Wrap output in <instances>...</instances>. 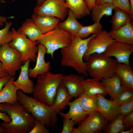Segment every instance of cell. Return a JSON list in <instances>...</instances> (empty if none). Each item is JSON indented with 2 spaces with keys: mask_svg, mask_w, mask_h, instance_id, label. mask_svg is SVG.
<instances>
[{
  "mask_svg": "<svg viewBox=\"0 0 133 133\" xmlns=\"http://www.w3.org/2000/svg\"><path fill=\"white\" fill-rule=\"evenodd\" d=\"M15 79L14 76H12L0 92V103H7L13 104L18 101V89L13 83Z\"/></svg>",
  "mask_w": 133,
  "mask_h": 133,
  "instance_id": "cell-23",
  "label": "cell"
},
{
  "mask_svg": "<svg viewBox=\"0 0 133 133\" xmlns=\"http://www.w3.org/2000/svg\"><path fill=\"white\" fill-rule=\"evenodd\" d=\"M31 18L43 34L54 29L58 26L60 20L54 17L38 15L34 14L32 15Z\"/></svg>",
  "mask_w": 133,
  "mask_h": 133,
  "instance_id": "cell-22",
  "label": "cell"
},
{
  "mask_svg": "<svg viewBox=\"0 0 133 133\" xmlns=\"http://www.w3.org/2000/svg\"><path fill=\"white\" fill-rule=\"evenodd\" d=\"M85 77L83 75L79 76L75 74L63 75L61 83L66 88L72 98H77L83 94V83Z\"/></svg>",
  "mask_w": 133,
  "mask_h": 133,
  "instance_id": "cell-13",
  "label": "cell"
},
{
  "mask_svg": "<svg viewBox=\"0 0 133 133\" xmlns=\"http://www.w3.org/2000/svg\"><path fill=\"white\" fill-rule=\"evenodd\" d=\"M100 80L104 85L111 100H114L123 89L120 79L115 73L111 77L102 78Z\"/></svg>",
  "mask_w": 133,
  "mask_h": 133,
  "instance_id": "cell-24",
  "label": "cell"
},
{
  "mask_svg": "<svg viewBox=\"0 0 133 133\" xmlns=\"http://www.w3.org/2000/svg\"><path fill=\"white\" fill-rule=\"evenodd\" d=\"M68 17L64 21L59 23L58 26L67 31L72 36H77L83 25L77 19L72 12L68 10Z\"/></svg>",
  "mask_w": 133,
  "mask_h": 133,
  "instance_id": "cell-27",
  "label": "cell"
},
{
  "mask_svg": "<svg viewBox=\"0 0 133 133\" xmlns=\"http://www.w3.org/2000/svg\"><path fill=\"white\" fill-rule=\"evenodd\" d=\"M68 105L69 106V109L67 113H64L61 112L59 113L63 118L71 119L75 125H77L80 124L88 116L82 107L77 98L73 101L70 102Z\"/></svg>",
  "mask_w": 133,
  "mask_h": 133,
  "instance_id": "cell-17",
  "label": "cell"
},
{
  "mask_svg": "<svg viewBox=\"0 0 133 133\" xmlns=\"http://www.w3.org/2000/svg\"><path fill=\"white\" fill-rule=\"evenodd\" d=\"M96 34H93L84 39L78 36H72L70 45L61 49V65L72 68L79 74L87 77L88 75L85 62L83 61V57L86 51L89 41L94 37Z\"/></svg>",
  "mask_w": 133,
  "mask_h": 133,
  "instance_id": "cell-2",
  "label": "cell"
},
{
  "mask_svg": "<svg viewBox=\"0 0 133 133\" xmlns=\"http://www.w3.org/2000/svg\"><path fill=\"white\" fill-rule=\"evenodd\" d=\"M30 60L25 62L20 67L19 75L17 79L13 83L18 90H20L24 93L32 94L34 85L32 80L29 78L28 70Z\"/></svg>",
  "mask_w": 133,
  "mask_h": 133,
  "instance_id": "cell-15",
  "label": "cell"
},
{
  "mask_svg": "<svg viewBox=\"0 0 133 133\" xmlns=\"http://www.w3.org/2000/svg\"><path fill=\"white\" fill-rule=\"evenodd\" d=\"M115 41L111 37L109 32L102 30L89 41L83 59L86 61L92 54L103 53L108 47Z\"/></svg>",
  "mask_w": 133,
  "mask_h": 133,
  "instance_id": "cell-10",
  "label": "cell"
},
{
  "mask_svg": "<svg viewBox=\"0 0 133 133\" xmlns=\"http://www.w3.org/2000/svg\"><path fill=\"white\" fill-rule=\"evenodd\" d=\"M133 99V91L123 89L112 100L114 105L117 107Z\"/></svg>",
  "mask_w": 133,
  "mask_h": 133,
  "instance_id": "cell-33",
  "label": "cell"
},
{
  "mask_svg": "<svg viewBox=\"0 0 133 133\" xmlns=\"http://www.w3.org/2000/svg\"><path fill=\"white\" fill-rule=\"evenodd\" d=\"M33 41H37L43 34L31 18L26 19L18 29Z\"/></svg>",
  "mask_w": 133,
  "mask_h": 133,
  "instance_id": "cell-26",
  "label": "cell"
},
{
  "mask_svg": "<svg viewBox=\"0 0 133 133\" xmlns=\"http://www.w3.org/2000/svg\"><path fill=\"white\" fill-rule=\"evenodd\" d=\"M122 122L126 129H128L133 126V112L123 118Z\"/></svg>",
  "mask_w": 133,
  "mask_h": 133,
  "instance_id": "cell-39",
  "label": "cell"
},
{
  "mask_svg": "<svg viewBox=\"0 0 133 133\" xmlns=\"http://www.w3.org/2000/svg\"><path fill=\"white\" fill-rule=\"evenodd\" d=\"M98 111L108 122H109L118 114L117 107L113 103L112 100H108L105 97L97 94Z\"/></svg>",
  "mask_w": 133,
  "mask_h": 133,
  "instance_id": "cell-18",
  "label": "cell"
},
{
  "mask_svg": "<svg viewBox=\"0 0 133 133\" xmlns=\"http://www.w3.org/2000/svg\"><path fill=\"white\" fill-rule=\"evenodd\" d=\"M68 10L65 0H45L39 6H36L33 12L38 15L52 16L63 20L68 15Z\"/></svg>",
  "mask_w": 133,
  "mask_h": 133,
  "instance_id": "cell-8",
  "label": "cell"
},
{
  "mask_svg": "<svg viewBox=\"0 0 133 133\" xmlns=\"http://www.w3.org/2000/svg\"><path fill=\"white\" fill-rule=\"evenodd\" d=\"M86 61V70L88 75L100 80L113 76L118 63L115 58L103 53L92 54Z\"/></svg>",
  "mask_w": 133,
  "mask_h": 133,
  "instance_id": "cell-5",
  "label": "cell"
},
{
  "mask_svg": "<svg viewBox=\"0 0 133 133\" xmlns=\"http://www.w3.org/2000/svg\"><path fill=\"white\" fill-rule=\"evenodd\" d=\"M18 101L30 112L34 118L43 123L48 127L58 128L57 114L50 106L41 103L30 97L21 90L17 91Z\"/></svg>",
  "mask_w": 133,
  "mask_h": 133,
  "instance_id": "cell-4",
  "label": "cell"
},
{
  "mask_svg": "<svg viewBox=\"0 0 133 133\" xmlns=\"http://www.w3.org/2000/svg\"><path fill=\"white\" fill-rule=\"evenodd\" d=\"M66 7L69 9L77 19L81 18L89 15L90 11L84 0H65Z\"/></svg>",
  "mask_w": 133,
  "mask_h": 133,
  "instance_id": "cell-25",
  "label": "cell"
},
{
  "mask_svg": "<svg viewBox=\"0 0 133 133\" xmlns=\"http://www.w3.org/2000/svg\"><path fill=\"white\" fill-rule=\"evenodd\" d=\"M9 75L3 64L0 61V78Z\"/></svg>",
  "mask_w": 133,
  "mask_h": 133,
  "instance_id": "cell-41",
  "label": "cell"
},
{
  "mask_svg": "<svg viewBox=\"0 0 133 133\" xmlns=\"http://www.w3.org/2000/svg\"><path fill=\"white\" fill-rule=\"evenodd\" d=\"M72 98L66 88L61 83L57 89L54 102L50 107L57 114H59L68 105Z\"/></svg>",
  "mask_w": 133,
  "mask_h": 133,
  "instance_id": "cell-20",
  "label": "cell"
},
{
  "mask_svg": "<svg viewBox=\"0 0 133 133\" xmlns=\"http://www.w3.org/2000/svg\"><path fill=\"white\" fill-rule=\"evenodd\" d=\"M63 76L62 74L53 73L50 71L38 76L32 94L33 98L45 105L51 106Z\"/></svg>",
  "mask_w": 133,
  "mask_h": 133,
  "instance_id": "cell-3",
  "label": "cell"
},
{
  "mask_svg": "<svg viewBox=\"0 0 133 133\" xmlns=\"http://www.w3.org/2000/svg\"><path fill=\"white\" fill-rule=\"evenodd\" d=\"M63 123V127L61 133H72L73 126L75 125L73 121L71 119L64 118Z\"/></svg>",
  "mask_w": 133,
  "mask_h": 133,
  "instance_id": "cell-38",
  "label": "cell"
},
{
  "mask_svg": "<svg viewBox=\"0 0 133 133\" xmlns=\"http://www.w3.org/2000/svg\"><path fill=\"white\" fill-rule=\"evenodd\" d=\"M124 116L122 114L118 115L110 121L108 122L103 130L105 133H118L126 130L122 120Z\"/></svg>",
  "mask_w": 133,
  "mask_h": 133,
  "instance_id": "cell-31",
  "label": "cell"
},
{
  "mask_svg": "<svg viewBox=\"0 0 133 133\" xmlns=\"http://www.w3.org/2000/svg\"><path fill=\"white\" fill-rule=\"evenodd\" d=\"M12 30L13 38L8 44L21 54V61L22 63L29 60L35 62L38 50L37 41H33L27 38L18 29L16 30L12 28Z\"/></svg>",
  "mask_w": 133,
  "mask_h": 133,
  "instance_id": "cell-7",
  "label": "cell"
},
{
  "mask_svg": "<svg viewBox=\"0 0 133 133\" xmlns=\"http://www.w3.org/2000/svg\"><path fill=\"white\" fill-rule=\"evenodd\" d=\"M113 1V0H97L95 5H99L107 3H112Z\"/></svg>",
  "mask_w": 133,
  "mask_h": 133,
  "instance_id": "cell-44",
  "label": "cell"
},
{
  "mask_svg": "<svg viewBox=\"0 0 133 133\" xmlns=\"http://www.w3.org/2000/svg\"><path fill=\"white\" fill-rule=\"evenodd\" d=\"M112 3L115 7L118 8L131 14L129 0H113Z\"/></svg>",
  "mask_w": 133,
  "mask_h": 133,
  "instance_id": "cell-36",
  "label": "cell"
},
{
  "mask_svg": "<svg viewBox=\"0 0 133 133\" xmlns=\"http://www.w3.org/2000/svg\"><path fill=\"white\" fill-rule=\"evenodd\" d=\"M72 35L58 26L52 30L43 34L37 41L47 49V53L53 59L54 52L70 44Z\"/></svg>",
  "mask_w": 133,
  "mask_h": 133,
  "instance_id": "cell-6",
  "label": "cell"
},
{
  "mask_svg": "<svg viewBox=\"0 0 133 133\" xmlns=\"http://www.w3.org/2000/svg\"><path fill=\"white\" fill-rule=\"evenodd\" d=\"M45 124L35 119V123L33 129L29 133H49V129L45 127Z\"/></svg>",
  "mask_w": 133,
  "mask_h": 133,
  "instance_id": "cell-37",
  "label": "cell"
},
{
  "mask_svg": "<svg viewBox=\"0 0 133 133\" xmlns=\"http://www.w3.org/2000/svg\"><path fill=\"white\" fill-rule=\"evenodd\" d=\"M115 73L119 77L123 88L133 91V70L130 65L118 63Z\"/></svg>",
  "mask_w": 133,
  "mask_h": 133,
  "instance_id": "cell-16",
  "label": "cell"
},
{
  "mask_svg": "<svg viewBox=\"0 0 133 133\" xmlns=\"http://www.w3.org/2000/svg\"><path fill=\"white\" fill-rule=\"evenodd\" d=\"M108 122L98 111L89 115L77 127L83 133H101Z\"/></svg>",
  "mask_w": 133,
  "mask_h": 133,
  "instance_id": "cell-12",
  "label": "cell"
},
{
  "mask_svg": "<svg viewBox=\"0 0 133 133\" xmlns=\"http://www.w3.org/2000/svg\"><path fill=\"white\" fill-rule=\"evenodd\" d=\"M133 52V45L115 41L110 44L103 53L114 57L118 63L130 65V58Z\"/></svg>",
  "mask_w": 133,
  "mask_h": 133,
  "instance_id": "cell-11",
  "label": "cell"
},
{
  "mask_svg": "<svg viewBox=\"0 0 133 133\" xmlns=\"http://www.w3.org/2000/svg\"><path fill=\"white\" fill-rule=\"evenodd\" d=\"M115 7L113 3H108L99 5H95L91 11V15L93 21L94 23L99 22L103 16L112 15L113 10Z\"/></svg>",
  "mask_w": 133,
  "mask_h": 133,
  "instance_id": "cell-28",
  "label": "cell"
},
{
  "mask_svg": "<svg viewBox=\"0 0 133 133\" xmlns=\"http://www.w3.org/2000/svg\"><path fill=\"white\" fill-rule=\"evenodd\" d=\"M114 10V13L110 21L111 31L116 30L128 22L132 21L130 15L126 12L116 7Z\"/></svg>",
  "mask_w": 133,
  "mask_h": 133,
  "instance_id": "cell-30",
  "label": "cell"
},
{
  "mask_svg": "<svg viewBox=\"0 0 133 133\" xmlns=\"http://www.w3.org/2000/svg\"><path fill=\"white\" fill-rule=\"evenodd\" d=\"M3 1V0H2ZM10 18V17L7 18L3 16L0 17V25L3 26L4 25V23H5L7 22L6 19L7 18Z\"/></svg>",
  "mask_w": 133,
  "mask_h": 133,
  "instance_id": "cell-45",
  "label": "cell"
},
{
  "mask_svg": "<svg viewBox=\"0 0 133 133\" xmlns=\"http://www.w3.org/2000/svg\"><path fill=\"white\" fill-rule=\"evenodd\" d=\"M5 133L3 128L0 125V133Z\"/></svg>",
  "mask_w": 133,
  "mask_h": 133,
  "instance_id": "cell-50",
  "label": "cell"
},
{
  "mask_svg": "<svg viewBox=\"0 0 133 133\" xmlns=\"http://www.w3.org/2000/svg\"><path fill=\"white\" fill-rule=\"evenodd\" d=\"M109 32L115 41L133 45V25L131 21L119 29Z\"/></svg>",
  "mask_w": 133,
  "mask_h": 133,
  "instance_id": "cell-19",
  "label": "cell"
},
{
  "mask_svg": "<svg viewBox=\"0 0 133 133\" xmlns=\"http://www.w3.org/2000/svg\"><path fill=\"white\" fill-rule=\"evenodd\" d=\"M37 55L36 58V63L33 68L29 69V75L30 77L35 79L40 75L50 71L51 68L50 62H46L45 56L47 53V49L44 46L39 44H38Z\"/></svg>",
  "mask_w": 133,
  "mask_h": 133,
  "instance_id": "cell-14",
  "label": "cell"
},
{
  "mask_svg": "<svg viewBox=\"0 0 133 133\" xmlns=\"http://www.w3.org/2000/svg\"><path fill=\"white\" fill-rule=\"evenodd\" d=\"M102 26L100 22L94 23L92 25L83 26L79 31L77 36L82 39L88 38L91 34H96L102 30Z\"/></svg>",
  "mask_w": 133,
  "mask_h": 133,
  "instance_id": "cell-32",
  "label": "cell"
},
{
  "mask_svg": "<svg viewBox=\"0 0 133 133\" xmlns=\"http://www.w3.org/2000/svg\"><path fill=\"white\" fill-rule=\"evenodd\" d=\"M45 0H37V6H39L41 5Z\"/></svg>",
  "mask_w": 133,
  "mask_h": 133,
  "instance_id": "cell-49",
  "label": "cell"
},
{
  "mask_svg": "<svg viewBox=\"0 0 133 133\" xmlns=\"http://www.w3.org/2000/svg\"><path fill=\"white\" fill-rule=\"evenodd\" d=\"M97 0H84L87 7L90 11L93 7L95 5Z\"/></svg>",
  "mask_w": 133,
  "mask_h": 133,
  "instance_id": "cell-43",
  "label": "cell"
},
{
  "mask_svg": "<svg viewBox=\"0 0 133 133\" xmlns=\"http://www.w3.org/2000/svg\"><path fill=\"white\" fill-rule=\"evenodd\" d=\"M1 111L6 113L11 121H3L0 123L5 133H28L34 127L35 119L18 101L13 104L7 103H0Z\"/></svg>",
  "mask_w": 133,
  "mask_h": 133,
  "instance_id": "cell-1",
  "label": "cell"
},
{
  "mask_svg": "<svg viewBox=\"0 0 133 133\" xmlns=\"http://www.w3.org/2000/svg\"><path fill=\"white\" fill-rule=\"evenodd\" d=\"M12 24V21H7L4 27L0 30V46L5 44H8L12 40L13 32L12 30H10V28Z\"/></svg>",
  "mask_w": 133,
  "mask_h": 133,
  "instance_id": "cell-34",
  "label": "cell"
},
{
  "mask_svg": "<svg viewBox=\"0 0 133 133\" xmlns=\"http://www.w3.org/2000/svg\"><path fill=\"white\" fill-rule=\"evenodd\" d=\"M120 133H133V127L127 130L123 131Z\"/></svg>",
  "mask_w": 133,
  "mask_h": 133,
  "instance_id": "cell-48",
  "label": "cell"
},
{
  "mask_svg": "<svg viewBox=\"0 0 133 133\" xmlns=\"http://www.w3.org/2000/svg\"><path fill=\"white\" fill-rule=\"evenodd\" d=\"M72 133H83L81 130L77 128L73 127L72 131Z\"/></svg>",
  "mask_w": 133,
  "mask_h": 133,
  "instance_id": "cell-47",
  "label": "cell"
},
{
  "mask_svg": "<svg viewBox=\"0 0 133 133\" xmlns=\"http://www.w3.org/2000/svg\"><path fill=\"white\" fill-rule=\"evenodd\" d=\"M97 95H89L82 94L77 98L82 107L88 115L98 110Z\"/></svg>",
  "mask_w": 133,
  "mask_h": 133,
  "instance_id": "cell-29",
  "label": "cell"
},
{
  "mask_svg": "<svg viewBox=\"0 0 133 133\" xmlns=\"http://www.w3.org/2000/svg\"><path fill=\"white\" fill-rule=\"evenodd\" d=\"M100 81L93 78L85 79L83 83V94L89 95L99 94L104 97L108 95L104 85Z\"/></svg>",
  "mask_w": 133,
  "mask_h": 133,
  "instance_id": "cell-21",
  "label": "cell"
},
{
  "mask_svg": "<svg viewBox=\"0 0 133 133\" xmlns=\"http://www.w3.org/2000/svg\"><path fill=\"white\" fill-rule=\"evenodd\" d=\"M11 76L9 75L4 77L0 78V92Z\"/></svg>",
  "mask_w": 133,
  "mask_h": 133,
  "instance_id": "cell-42",
  "label": "cell"
},
{
  "mask_svg": "<svg viewBox=\"0 0 133 133\" xmlns=\"http://www.w3.org/2000/svg\"><path fill=\"white\" fill-rule=\"evenodd\" d=\"M131 11V17L132 20L133 19V0H129Z\"/></svg>",
  "mask_w": 133,
  "mask_h": 133,
  "instance_id": "cell-46",
  "label": "cell"
},
{
  "mask_svg": "<svg viewBox=\"0 0 133 133\" xmlns=\"http://www.w3.org/2000/svg\"><path fill=\"white\" fill-rule=\"evenodd\" d=\"M1 109L0 106V119L6 122H10L11 119L9 116L5 113L1 112Z\"/></svg>",
  "mask_w": 133,
  "mask_h": 133,
  "instance_id": "cell-40",
  "label": "cell"
},
{
  "mask_svg": "<svg viewBox=\"0 0 133 133\" xmlns=\"http://www.w3.org/2000/svg\"><path fill=\"white\" fill-rule=\"evenodd\" d=\"M21 57V54L8 44L0 46V61L10 76H14L16 71L20 69Z\"/></svg>",
  "mask_w": 133,
  "mask_h": 133,
  "instance_id": "cell-9",
  "label": "cell"
},
{
  "mask_svg": "<svg viewBox=\"0 0 133 133\" xmlns=\"http://www.w3.org/2000/svg\"><path fill=\"white\" fill-rule=\"evenodd\" d=\"M133 111V99L117 107L118 115L122 114L124 117Z\"/></svg>",
  "mask_w": 133,
  "mask_h": 133,
  "instance_id": "cell-35",
  "label": "cell"
}]
</instances>
